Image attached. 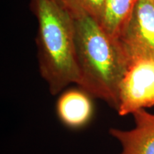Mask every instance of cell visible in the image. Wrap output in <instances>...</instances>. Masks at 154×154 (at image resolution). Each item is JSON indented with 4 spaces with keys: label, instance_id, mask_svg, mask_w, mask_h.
<instances>
[{
    "label": "cell",
    "instance_id": "obj_4",
    "mask_svg": "<svg viewBox=\"0 0 154 154\" xmlns=\"http://www.w3.org/2000/svg\"><path fill=\"white\" fill-rule=\"evenodd\" d=\"M116 41L130 63L154 59V5L151 2L138 0Z\"/></svg>",
    "mask_w": 154,
    "mask_h": 154
},
{
    "label": "cell",
    "instance_id": "obj_9",
    "mask_svg": "<svg viewBox=\"0 0 154 154\" xmlns=\"http://www.w3.org/2000/svg\"><path fill=\"white\" fill-rule=\"evenodd\" d=\"M149 1H150V2H151L153 3V5H154V0H149Z\"/></svg>",
    "mask_w": 154,
    "mask_h": 154
},
{
    "label": "cell",
    "instance_id": "obj_2",
    "mask_svg": "<svg viewBox=\"0 0 154 154\" xmlns=\"http://www.w3.org/2000/svg\"><path fill=\"white\" fill-rule=\"evenodd\" d=\"M38 19L39 72L55 96L80 81L72 15L62 0H32Z\"/></svg>",
    "mask_w": 154,
    "mask_h": 154
},
{
    "label": "cell",
    "instance_id": "obj_8",
    "mask_svg": "<svg viewBox=\"0 0 154 154\" xmlns=\"http://www.w3.org/2000/svg\"><path fill=\"white\" fill-rule=\"evenodd\" d=\"M63 1L69 5L84 9L96 19L99 17L104 0H63Z\"/></svg>",
    "mask_w": 154,
    "mask_h": 154
},
{
    "label": "cell",
    "instance_id": "obj_5",
    "mask_svg": "<svg viewBox=\"0 0 154 154\" xmlns=\"http://www.w3.org/2000/svg\"><path fill=\"white\" fill-rule=\"evenodd\" d=\"M132 116L135 126L131 129L109 130L111 136L120 143L119 154H154V113L143 109Z\"/></svg>",
    "mask_w": 154,
    "mask_h": 154
},
{
    "label": "cell",
    "instance_id": "obj_7",
    "mask_svg": "<svg viewBox=\"0 0 154 154\" xmlns=\"http://www.w3.org/2000/svg\"><path fill=\"white\" fill-rule=\"evenodd\" d=\"M138 0H104L96 19L101 28L117 40L126 24Z\"/></svg>",
    "mask_w": 154,
    "mask_h": 154
},
{
    "label": "cell",
    "instance_id": "obj_6",
    "mask_svg": "<svg viewBox=\"0 0 154 154\" xmlns=\"http://www.w3.org/2000/svg\"><path fill=\"white\" fill-rule=\"evenodd\" d=\"M95 108L92 96L82 88H72L61 94L56 104V113L66 128L79 130L93 120Z\"/></svg>",
    "mask_w": 154,
    "mask_h": 154
},
{
    "label": "cell",
    "instance_id": "obj_1",
    "mask_svg": "<svg viewBox=\"0 0 154 154\" xmlns=\"http://www.w3.org/2000/svg\"><path fill=\"white\" fill-rule=\"evenodd\" d=\"M64 4L74 20L80 74L78 86L116 111L120 86L130 61L119 42L106 33L92 15L79 7Z\"/></svg>",
    "mask_w": 154,
    "mask_h": 154
},
{
    "label": "cell",
    "instance_id": "obj_3",
    "mask_svg": "<svg viewBox=\"0 0 154 154\" xmlns=\"http://www.w3.org/2000/svg\"><path fill=\"white\" fill-rule=\"evenodd\" d=\"M154 106V59H138L128 66L119 89L117 113L133 114Z\"/></svg>",
    "mask_w": 154,
    "mask_h": 154
}]
</instances>
